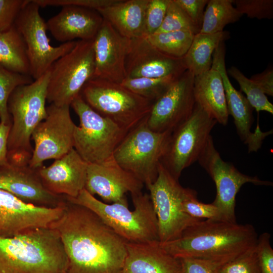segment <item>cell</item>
Listing matches in <instances>:
<instances>
[{
    "label": "cell",
    "mask_w": 273,
    "mask_h": 273,
    "mask_svg": "<svg viewBox=\"0 0 273 273\" xmlns=\"http://www.w3.org/2000/svg\"><path fill=\"white\" fill-rule=\"evenodd\" d=\"M66 200L62 215L50 226L68 258L66 273H122L127 242L93 211Z\"/></svg>",
    "instance_id": "6da1fadb"
},
{
    "label": "cell",
    "mask_w": 273,
    "mask_h": 273,
    "mask_svg": "<svg viewBox=\"0 0 273 273\" xmlns=\"http://www.w3.org/2000/svg\"><path fill=\"white\" fill-rule=\"evenodd\" d=\"M258 236L249 224L201 220L184 231L177 239L161 243L178 258H196L224 264L254 246Z\"/></svg>",
    "instance_id": "7a4b0ae2"
},
{
    "label": "cell",
    "mask_w": 273,
    "mask_h": 273,
    "mask_svg": "<svg viewBox=\"0 0 273 273\" xmlns=\"http://www.w3.org/2000/svg\"><path fill=\"white\" fill-rule=\"evenodd\" d=\"M68 266L60 235L51 227L0 237V273H66Z\"/></svg>",
    "instance_id": "3957f363"
},
{
    "label": "cell",
    "mask_w": 273,
    "mask_h": 273,
    "mask_svg": "<svg viewBox=\"0 0 273 273\" xmlns=\"http://www.w3.org/2000/svg\"><path fill=\"white\" fill-rule=\"evenodd\" d=\"M49 70L33 82L16 87L8 101L11 126L8 142L9 163L17 166L29 165L33 148L32 134L47 117V89Z\"/></svg>",
    "instance_id": "277c9868"
},
{
    "label": "cell",
    "mask_w": 273,
    "mask_h": 273,
    "mask_svg": "<svg viewBox=\"0 0 273 273\" xmlns=\"http://www.w3.org/2000/svg\"><path fill=\"white\" fill-rule=\"evenodd\" d=\"M130 195L134 208L133 211L128 208L126 198L119 202L106 203L85 189L76 198H65L69 202L93 211L127 242L159 241L157 218L150 195L142 191Z\"/></svg>",
    "instance_id": "5b68a950"
},
{
    "label": "cell",
    "mask_w": 273,
    "mask_h": 273,
    "mask_svg": "<svg viewBox=\"0 0 273 273\" xmlns=\"http://www.w3.org/2000/svg\"><path fill=\"white\" fill-rule=\"evenodd\" d=\"M80 95L95 111L130 131L149 115L154 102L121 84L92 78Z\"/></svg>",
    "instance_id": "8992f818"
},
{
    "label": "cell",
    "mask_w": 273,
    "mask_h": 273,
    "mask_svg": "<svg viewBox=\"0 0 273 273\" xmlns=\"http://www.w3.org/2000/svg\"><path fill=\"white\" fill-rule=\"evenodd\" d=\"M147 117L128 132L113 155L121 167L146 187L157 179L172 132L153 131L147 124Z\"/></svg>",
    "instance_id": "52a82bcc"
},
{
    "label": "cell",
    "mask_w": 273,
    "mask_h": 273,
    "mask_svg": "<svg viewBox=\"0 0 273 273\" xmlns=\"http://www.w3.org/2000/svg\"><path fill=\"white\" fill-rule=\"evenodd\" d=\"M70 106L77 115L74 149L87 164L101 163L112 157L128 131L93 109L79 95Z\"/></svg>",
    "instance_id": "ba28073f"
},
{
    "label": "cell",
    "mask_w": 273,
    "mask_h": 273,
    "mask_svg": "<svg viewBox=\"0 0 273 273\" xmlns=\"http://www.w3.org/2000/svg\"><path fill=\"white\" fill-rule=\"evenodd\" d=\"M94 39L77 40L74 47L51 66L47 101L70 106L95 72Z\"/></svg>",
    "instance_id": "9c48e42d"
},
{
    "label": "cell",
    "mask_w": 273,
    "mask_h": 273,
    "mask_svg": "<svg viewBox=\"0 0 273 273\" xmlns=\"http://www.w3.org/2000/svg\"><path fill=\"white\" fill-rule=\"evenodd\" d=\"M216 123L196 103L190 116L172 131L161 163L175 179L198 161Z\"/></svg>",
    "instance_id": "30bf717a"
},
{
    "label": "cell",
    "mask_w": 273,
    "mask_h": 273,
    "mask_svg": "<svg viewBox=\"0 0 273 273\" xmlns=\"http://www.w3.org/2000/svg\"><path fill=\"white\" fill-rule=\"evenodd\" d=\"M40 7L28 0L21 9L14 23L25 44L29 75L35 80L42 76L58 59L70 52L77 41L52 46L47 31L46 22L41 16Z\"/></svg>",
    "instance_id": "8fae6325"
},
{
    "label": "cell",
    "mask_w": 273,
    "mask_h": 273,
    "mask_svg": "<svg viewBox=\"0 0 273 273\" xmlns=\"http://www.w3.org/2000/svg\"><path fill=\"white\" fill-rule=\"evenodd\" d=\"M147 187L157 216L161 243L178 239L185 230L202 220L183 211L181 202L185 188L161 163L156 180Z\"/></svg>",
    "instance_id": "7c38bea8"
},
{
    "label": "cell",
    "mask_w": 273,
    "mask_h": 273,
    "mask_svg": "<svg viewBox=\"0 0 273 273\" xmlns=\"http://www.w3.org/2000/svg\"><path fill=\"white\" fill-rule=\"evenodd\" d=\"M198 161L215 183L216 195L212 204L218 209L225 221L236 222V197L244 184L272 185L269 181L262 180L257 176L244 174L233 164L223 160L215 148L211 136Z\"/></svg>",
    "instance_id": "4fadbf2b"
},
{
    "label": "cell",
    "mask_w": 273,
    "mask_h": 273,
    "mask_svg": "<svg viewBox=\"0 0 273 273\" xmlns=\"http://www.w3.org/2000/svg\"><path fill=\"white\" fill-rule=\"evenodd\" d=\"M69 106L50 104L47 107L46 118L33 131L34 143L29 166L37 169L49 159H59L74 149L76 125L70 113Z\"/></svg>",
    "instance_id": "5bb4252c"
},
{
    "label": "cell",
    "mask_w": 273,
    "mask_h": 273,
    "mask_svg": "<svg viewBox=\"0 0 273 273\" xmlns=\"http://www.w3.org/2000/svg\"><path fill=\"white\" fill-rule=\"evenodd\" d=\"M194 76L186 70L153 104L147 123L153 131L172 132L191 115L195 106Z\"/></svg>",
    "instance_id": "9a60e30c"
},
{
    "label": "cell",
    "mask_w": 273,
    "mask_h": 273,
    "mask_svg": "<svg viewBox=\"0 0 273 273\" xmlns=\"http://www.w3.org/2000/svg\"><path fill=\"white\" fill-rule=\"evenodd\" d=\"M65 204L55 208L36 206L0 189V237H12L31 229L50 227L61 217Z\"/></svg>",
    "instance_id": "2e32d148"
},
{
    "label": "cell",
    "mask_w": 273,
    "mask_h": 273,
    "mask_svg": "<svg viewBox=\"0 0 273 273\" xmlns=\"http://www.w3.org/2000/svg\"><path fill=\"white\" fill-rule=\"evenodd\" d=\"M144 184L124 169L113 156L99 164H88L84 189L91 195H99L110 204L126 198L125 194L141 192Z\"/></svg>",
    "instance_id": "e0dca14e"
},
{
    "label": "cell",
    "mask_w": 273,
    "mask_h": 273,
    "mask_svg": "<svg viewBox=\"0 0 273 273\" xmlns=\"http://www.w3.org/2000/svg\"><path fill=\"white\" fill-rule=\"evenodd\" d=\"M186 70L183 57L164 54L145 37L129 39L125 60L126 78L179 77Z\"/></svg>",
    "instance_id": "ac0fdd59"
},
{
    "label": "cell",
    "mask_w": 273,
    "mask_h": 273,
    "mask_svg": "<svg viewBox=\"0 0 273 273\" xmlns=\"http://www.w3.org/2000/svg\"><path fill=\"white\" fill-rule=\"evenodd\" d=\"M129 39L120 35L106 20L94 38L95 68L93 78L121 84L126 78L125 60Z\"/></svg>",
    "instance_id": "d6986e66"
},
{
    "label": "cell",
    "mask_w": 273,
    "mask_h": 273,
    "mask_svg": "<svg viewBox=\"0 0 273 273\" xmlns=\"http://www.w3.org/2000/svg\"><path fill=\"white\" fill-rule=\"evenodd\" d=\"M0 189L24 203L34 206L55 208L66 202L65 196L53 194L42 185L36 169L29 165L11 164L0 167Z\"/></svg>",
    "instance_id": "ffe728a7"
},
{
    "label": "cell",
    "mask_w": 273,
    "mask_h": 273,
    "mask_svg": "<svg viewBox=\"0 0 273 273\" xmlns=\"http://www.w3.org/2000/svg\"><path fill=\"white\" fill-rule=\"evenodd\" d=\"M88 164L73 149L50 166L36 169L40 180L51 193L76 198L85 188Z\"/></svg>",
    "instance_id": "44dd1931"
},
{
    "label": "cell",
    "mask_w": 273,
    "mask_h": 273,
    "mask_svg": "<svg viewBox=\"0 0 273 273\" xmlns=\"http://www.w3.org/2000/svg\"><path fill=\"white\" fill-rule=\"evenodd\" d=\"M103 18L96 10L75 6L62 7L61 11L46 22L48 30L62 43L94 39Z\"/></svg>",
    "instance_id": "7402d4cb"
},
{
    "label": "cell",
    "mask_w": 273,
    "mask_h": 273,
    "mask_svg": "<svg viewBox=\"0 0 273 273\" xmlns=\"http://www.w3.org/2000/svg\"><path fill=\"white\" fill-rule=\"evenodd\" d=\"M126 256L122 273H180V262L161 246L159 241L126 242Z\"/></svg>",
    "instance_id": "603a6c76"
},
{
    "label": "cell",
    "mask_w": 273,
    "mask_h": 273,
    "mask_svg": "<svg viewBox=\"0 0 273 273\" xmlns=\"http://www.w3.org/2000/svg\"><path fill=\"white\" fill-rule=\"evenodd\" d=\"M222 82L228 114L234 119L238 135L247 146L249 153L256 152L261 148L264 139L272 133V130L263 132L257 123L255 131L252 132L253 108L242 92L235 88L228 77H223Z\"/></svg>",
    "instance_id": "cb8c5ba5"
},
{
    "label": "cell",
    "mask_w": 273,
    "mask_h": 273,
    "mask_svg": "<svg viewBox=\"0 0 273 273\" xmlns=\"http://www.w3.org/2000/svg\"><path fill=\"white\" fill-rule=\"evenodd\" d=\"M150 0H117L97 11L122 36L132 39L145 37V21Z\"/></svg>",
    "instance_id": "d4e9b609"
},
{
    "label": "cell",
    "mask_w": 273,
    "mask_h": 273,
    "mask_svg": "<svg viewBox=\"0 0 273 273\" xmlns=\"http://www.w3.org/2000/svg\"><path fill=\"white\" fill-rule=\"evenodd\" d=\"M193 94L196 103L221 125L228 122L229 114L223 84L216 69L194 76Z\"/></svg>",
    "instance_id": "484cf974"
},
{
    "label": "cell",
    "mask_w": 273,
    "mask_h": 273,
    "mask_svg": "<svg viewBox=\"0 0 273 273\" xmlns=\"http://www.w3.org/2000/svg\"><path fill=\"white\" fill-rule=\"evenodd\" d=\"M230 37L228 31L194 35L191 46L183 57L187 70L194 76L209 70L212 66V55L217 47Z\"/></svg>",
    "instance_id": "4316f807"
},
{
    "label": "cell",
    "mask_w": 273,
    "mask_h": 273,
    "mask_svg": "<svg viewBox=\"0 0 273 273\" xmlns=\"http://www.w3.org/2000/svg\"><path fill=\"white\" fill-rule=\"evenodd\" d=\"M0 64L12 71L29 75L25 44L14 25L0 33Z\"/></svg>",
    "instance_id": "83f0119b"
},
{
    "label": "cell",
    "mask_w": 273,
    "mask_h": 273,
    "mask_svg": "<svg viewBox=\"0 0 273 273\" xmlns=\"http://www.w3.org/2000/svg\"><path fill=\"white\" fill-rule=\"evenodd\" d=\"M243 15L234 6L233 0H208L199 33L212 34L240 20Z\"/></svg>",
    "instance_id": "f1b7e54d"
},
{
    "label": "cell",
    "mask_w": 273,
    "mask_h": 273,
    "mask_svg": "<svg viewBox=\"0 0 273 273\" xmlns=\"http://www.w3.org/2000/svg\"><path fill=\"white\" fill-rule=\"evenodd\" d=\"M194 34L187 31L156 33L145 37L155 48L168 56L180 58L189 49Z\"/></svg>",
    "instance_id": "f546056e"
},
{
    "label": "cell",
    "mask_w": 273,
    "mask_h": 273,
    "mask_svg": "<svg viewBox=\"0 0 273 273\" xmlns=\"http://www.w3.org/2000/svg\"><path fill=\"white\" fill-rule=\"evenodd\" d=\"M179 77L126 78L121 84L134 93L154 102Z\"/></svg>",
    "instance_id": "4dcf8cb0"
},
{
    "label": "cell",
    "mask_w": 273,
    "mask_h": 273,
    "mask_svg": "<svg viewBox=\"0 0 273 273\" xmlns=\"http://www.w3.org/2000/svg\"><path fill=\"white\" fill-rule=\"evenodd\" d=\"M227 73L238 82L241 92L246 95L247 100L253 109L258 113L265 111L273 114V105L257 84L246 77L235 66L229 68Z\"/></svg>",
    "instance_id": "1f68e13d"
},
{
    "label": "cell",
    "mask_w": 273,
    "mask_h": 273,
    "mask_svg": "<svg viewBox=\"0 0 273 273\" xmlns=\"http://www.w3.org/2000/svg\"><path fill=\"white\" fill-rule=\"evenodd\" d=\"M33 81L30 75L12 71L0 64V122L12 123L7 107L9 96L16 87Z\"/></svg>",
    "instance_id": "d6a6232c"
},
{
    "label": "cell",
    "mask_w": 273,
    "mask_h": 273,
    "mask_svg": "<svg viewBox=\"0 0 273 273\" xmlns=\"http://www.w3.org/2000/svg\"><path fill=\"white\" fill-rule=\"evenodd\" d=\"M181 206L183 211L193 218L224 221L218 209L212 203L205 204L199 201L197 192L193 189H185Z\"/></svg>",
    "instance_id": "836d02e7"
},
{
    "label": "cell",
    "mask_w": 273,
    "mask_h": 273,
    "mask_svg": "<svg viewBox=\"0 0 273 273\" xmlns=\"http://www.w3.org/2000/svg\"><path fill=\"white\" fill-rule=\"evenodd\" d=\"M177 31H190L194 34L199 32L184 10L175 0H170L163 23L156 33Z\"/></svg>",
    "instance_id": "e575fe53"
},
{
    "label": "cell",
    "mask_w": 273,
    "mask_h": 273,
    "mask_svg": "<svg viewBox=\"0 0 273 273\" xmlns=\"http://www.w3.org/2000/svg\"><path fill=\"white\" fill-rule=\"evenodd\" d=\"M235 8L250 18L271 19L273 18L272 0H233Z\"/></svg>",
    "instance_id": "d590c367"
},
{
    "label": "cell",
    "mask_w": 273,
    "mask_h": 273,
    "mask_svg": "<svg viewBox=\"0 0 273 273\" xmlns=\"http://www.w3.org/2000/svg\"><path fill=\"white\" fill-rule=\"evenodd\" d=\"M255 246L223 264L219 273H258Z\"/></svg>",
    "instance_id": "8d00e7d4"
},
{
    "label": "cell",
    "mask_w": 273,
    "mask_h": 273,
    "mask_svg": "<svg viewBox=\"0 0 273 273\" xmlns=\"http://www.w3.org/2000/svg\"><path fill=\"white\" fill-rule=\"evenodd\" d=\"M170 2V0H150L145 14V37L154 34L159 29Z\"/></svg>",
    "instance_id": "74e56055"
},
{
    "label": "cell",
    "mask_w": 273,
    "mask_h": 273,
    "mask_svg": "<svg viewBox=\"0 0 273 273\" xmlns=\"http://www.w3.org/2000/svg\"><path fill=\"white\" fill-rule=\"evenodd\" d=\"M270 237V234L266 232L257 238L255 248L258 273H273V249Z\"/></svg>",
    "instance_id": "f35d334b"
},
{
    "label": "cell",
    "mask_w": 273,
    "mask_h": 273,
    "mask_svg": "<svg viewBox=\"0 0 273 273\" xmlns=\"http://www.w3.org/2000/svg\"><path fill=\"white\" fill-rule=\"evenodd\" d=\"M28 2V0H0V33L13 27L19 13Z\"/></svg>",
    "instance_id": "ab89813d"
},
{
    "label": "cell",
    "mask_w": 273,
    "mask_h": 273,
    "mask_svg": "<svg viewBox=\"0 0 273 273\" xmlns=\"http://www.w3.org/2000/svg\"><path fill=\"white\" fill-rule=\"evenodd\" d=\"M180 273H219L223 265L216 261L196 258H181Z\"/></svg>",
    "instance_id": "60d3db41"
},
{
    "label": "cell",
    "mask_w": 273,
    "mask_h": 273,
    "mask_svg": "<svg viewBox=\"0 0 273 273\" xmlns=\"http://www.w3.org/2000/svg\"><path fill=\"white\" fill-rule=\"evenodd\" d=\"M117 0H34L40 7L75 6L97 11L109 6Z\"/></svg>",
    "instance_id": "b9f144b4"
},
{
    "label": "cell",
    "mask_w": 273,
    "mask_h": 273,
    "mask_svg": "<svg viewBox=\"0 0 273 273\" xmlns=\"http://www.w3.org/2000/svg\"><path fill=\"white\" fill-rule=\"evenodd\" d=\"M184 10L200 32L202 27L204 9L208 0H175Z\"/></svg>",
    "instance_id": "7bdbcfd3"
},
{
    "label": "cell",
    "mask_w": 273,
    "mask_h": 273,
    "mask_svg": "<svg viewBox=\"0 0 273 273\" xmlns=\"http://www.w3.org/2000/svg\"><path fill=\"white\" fill-rule=\"evenodd\" d=\"M250 79L259 86L266 95L273 96V71L272 69L267 70L261 73L254 75Z\"/></svg>",
    "instance_id": "ee69618b"
},
{
    "label": "cell",
    "mask_w": 273,
    "mask_h": 273,
    "mask_svg": "<svg viewBox=\"0 0 273 273\" xmlns=\"http://www.w3.org/2000/svg\"><path fill=\"white\" fill-rule=\"evenodd\" d=\"M11 124L0 122V167L9 164L8 158V142Z\"/></svg>",
    "instance_id": "f6af8a7d"
},
{
    "label": "cell",
    "mask_w": 273,
    "mask_h": 273,
    "mask_svg": "<svg viewBox=\"0 0 273 273\" xmlns=\"http://www.w3.org/2000/svg\"><path fill=\"white\" fill-rule=\"evenodd\" d=\"M0 121H1V116H0Z\"/></svg>",
    "instance_id": "bcb514c9"
}]
</instances>
